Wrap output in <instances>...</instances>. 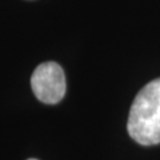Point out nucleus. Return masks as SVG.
Returning a JSON list of instances; mask_svg holds the SVG:
<instances>
[{"label":"nucleus","mask_w":160,"mask_h":160,"mask_svg":"<svg viewBox=\"0 0 160 160\" xmlns=\"http://www.w3.org/2000/svg\"><path fill=\"white\" fill-rule=\"evenodd\" d=\"M31 87L39 101L46 104H56L63 98L67 90L63 69L55 62L40 64L32 74Z\"/></svg>","instance_id":"f03ea898"},{"label":"nucleus","mask_w":160,"mask_h":160,"mask_svg":"<svg viewBox=\"0 0 160 160\" xmlns=\"http://www.w3.org/2000/svg\"><path fill=\"white\" fill-rule=\"evenodd\" d=\"M127 129L140 145L160 142V77L138 92L129 110Z\"/></svg>","instance_id":"f257e3e1"},{"label":"nucleus","mask_w":160,"mask_h":160,"mask_svg":"<svg viewBox=\"0 0 160 160\" xmlns=\"http://www.w3.org/2000/svg\"><path fill=\"white\" fill-rule=\"evenodd\" d=\"M30 160H36V159H30Z\"/></svg>","instance_id":"7ed1b4c3"}]
</instances>
